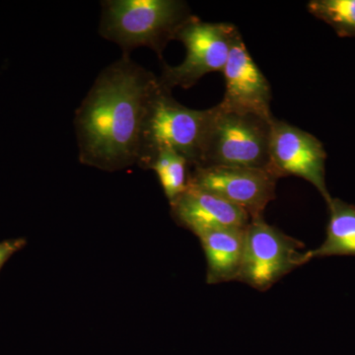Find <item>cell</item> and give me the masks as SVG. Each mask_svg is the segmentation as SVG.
<instances>
[{
    "label": "cell",
    "instance_id": "obj_1",
    "mask_svg": "<svg viewBox=\"0 0 355 355\" xmlns=\"http://www.w3.org/2000/svg\"><path fill=\"white\" fill-rule=\"evenodd\" d=\"M159 77L130 55L105 67L77 108L79 161L104 171L137 164L142 130Z\"/></svg>",
    "mask_w": 355,
    "mask_h": 355
},
{
    "label": "cell",
    "instance_id": "obj_2",
    "mask_svg": "<svg viewBox=\"0 0 355 355\" xmlns=\"http://www.w3.org/2000/svg\"><path fill=\"white\" fill-rule=\"evenodd\" d=\"M101 7L102 38L118 44L123 55L146 46L161 60L167 44L196 16L181 0H106Z\"/></svg>",
    "mask_w": 355,
    "mask_h": 355
},
{
    "label": "cell",
    "instance_id": "obj_5",
    "mask_svg": "<svg viewBox=\"0 0 355 355\" xmlns=\"http://www.w3.org/2000/svg\"><path fill=\"white\" fill-rule=\"evenodd\" d=\"M312 260L302 242L266 223L251 218L246 229L244 256L237 282L259 291H268L282 277Z\"/></svg>",
    "mask_w": 355,
    "mask_h": 355
},
{
    "label": "cell",
    "instance_id": "obj_12",
    "mask_svg": "<svg viewBox=\"0 0 355 355\" xmlns=\"http://www.w3.org/2000/svg\"><path fill=\"white\" fill-rule=\"evenodd\" d=\"M328 207L326 239L317 249L310 250L311 259L355 256V205L331 198Z\"/></svg>",
    "mask_w": 355,
    "mask_h": 355
},
{
    "label": "cell",
    "instance_id": "obj_3",
    "mask_svg": "<svg viewBox=\"0 0 355 355\" xmlns=\"http://www.w3.org/2000/svg\"><path fill=\"white\" fill-rule=\"evenodd\" d=\"M211 116L212 108H188L173 98L171 91L159 85L147 110L137 165L147 169L159 151L171 149L197 167Z\"/></svg>",
    "mask_w": 355,
    "mask_h": 355
},
{
    "label": "cell",
    "instance_id": "obj_4",
    "mask_svg": "<svg viewBox=\"0 0 355 355\" xmlns=\"http://www.w3.org/2000/svg\"><path fill=\"white\" fill-rule=\"evenodd\" d=\"M272 119L212 107V116L197 167L268 170Z\"/></svg>",
    "mask_w": 355,
    "mask_h": 355
},
{
    "label": "cell",
    "instance_id": "obj_15",
    "mask_svg": "<svg viewBox=\"0 0 355 355\" xmlns=\"http://www.w3.org/2000/svg\"><path fill=\"white\" fill-rule=\"evenodd\" d=\"M27 241L23 238L19 239L7 240L0 242V270L6 265V261L26 246Z\"/></svg>",
    "mask_w": 355,
    "mask_h": 355
},
{
    "label": "cell",
    "instance_id": "obj_11",
    "mask_svg": "<svg viewBox=\"0 0 355 355\" xmlns=\"http://www.w3.org/2000/svg\"><path fill=\"white\" fill-rule=\"evenodd\" d=\"M246 229H211L197 235L207 260V284L237 282L244 256Z\"/></svg>",
    "mask_w": 355,
    "mask_h": 355
},
{
    "label": "cell",
    "instance_id": "obj_9",
    "mask_svg": "<svg viewBox=\"0 0 355 355\" xmlns=\"http://www.w3.org/2000/svg\"><path fill=\"white\" fill-rule=\"evenodd\" d=\"M225 94L219 105L229 111L272 119V89L250 55L240 35L236 39L223 71Z\"/></svg>",
    "mask_w": 355,
    "mask_h": 355
},
{
    "label": "cell",
    "instance_id": "obj_14",
    "mask_svg": "<svg viewBox=\"0 0 355 355\" xmlns=\"http://www.w3.org/2000/svg\"><path fill=\"white\" fill-rule=\"evenodd\" d=\"M307 9L338 36L355 38V0H312Z\"/></svg>",
    "mask_w": 355,
    "mask_h": 355
},
{
    "label": "cell",
    "instance_id": "obj_6",
    "mask_svg": "<svg viewBox=\"0 0 355 355\" xmlns=\"http://www.w3.org/2000/svg\"><path fill=\"white\" fill-rule=\"evenodd\" d=\"M240 35L238 28L231 23L203 22L195 16L176 37V41L186 48L184 62L176 67L164 64L159 83L170 91L174 87L189 89L207 74L223 71Z\"/></svg>",
    "mask_w": 355,
    "mask_h": 355
},
{
    "label": "cell",
    "instance_id": "obj_7",
    "mask_svg": "<svg viewBox=\"0 0 355 355\" xmlns=\"http://www.w3.org/2000/svg\"><path fill=\"white\" fill-rule=\"evenodd\" d=\"M270 167L277 179L296 176L312 184L329 205L331 200L326 184L327 153L314 135L275 118L270 123Z\"/></svg>",
    "mask_w": 355,
    "mask_h": 355
},
{
    "label": "cell",
    "instance_id": "obj_13",
    "mask_svg": "<svg viewBox=\"0 0 355 355\" xmlns=\"http://www.w3.org/2000/svg\"><path fill=\"white\" fill-rule=\"evenodd\" d=\"M189 165V161L181 154L171 149H163L154 156L147 168L157 175L170 205L188 189L190 180V175H188Z\"/></svg>",
    "mask_w": 355,
    "mask_h": 355
},
{
    "label": "cell",
    "instance_id": "obj_8",
    "mask_svg": "<svg viewBox=\"0 0 355 355\" xmlns=\"http://www.w3.org/2000/svg\"><path fill=\"white\" fill-rule=\"evenodd\" d=\"M277 178L266 169L243 167H195L189 186L209 191L246 211L263 216L275 198Z\"/></svg>",
    "mask_w": 355,
    "mask_h": 355
},
{
    "label": "cell",
    "instance_id": "obj_10",
    "mask_svg": "<svg viewBox=\"0 0 355 355\" xmlns=\"http://www.w3.org/2000/svg\"><path fill=\"white\" fill-rule=\"evenodd\" d=\"M171 210L175 220L196 236L211 229H246L251 221L244 210L214 193L191 186L171 203Z\"/></svg>",
    "mask_w": 355,
    "mask_h": 355
}]
</instances>
